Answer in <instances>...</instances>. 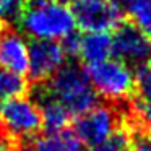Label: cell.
Masks as SVG:
<instances>
[{
  "label": "cell",
  "instance_id": "6da1fadb",
  "mask_svg": "<svg viewBox=\"0 0 151 151\" xmlns=\"http://www.w3.org/2000/svg\"><path fill=\"white\" fill-rule=\"evenodd\" d=\"M21 29L34 41H65L75 33L72 8L59 0H24L18 20Z\"/></svg>",
  "mask_w": 151,
  "mask_h": 151
},
{
  "label": "cell",
  "instance_id": "7a4b0ae2",
  "mask_svg": "<svg viewBox=\"0 0 151 151\" xmlns=\"http://www.w3.org/2000/svg\"><path fill=\"white\" fill-rule=\"evenodd\" d=\"M44 94L62 104L70 115H81L98 102V94L88 73L78 65H63L49 80Z\"/></svg>",
  "mask_w": 151,
  "mask_h": 151
},
{
  "label": "cell",
  "instance_id": "3957f363",
  "mask_svg": "<svg viewBox=\"0 0 151 151\" xmlns=\"http://www.w3.org/2000/svg\"><path fill=\"white\" fill-rule=\"evenodd\" d=\"M88 78L96 94L107 101H125L135 89V73L132 67L117 59H107L88 67Z\"/></svg>",
  "mask_w": 151,
  "mask_h": 151
},
{
  "label": "cell",
  "instance_id": "277c9868",
  "mask_svg": "<svg viewBox=\"0 0 151 151\" xmlns=\"http://www.w3.org/2000/svg\"><path fill=\"white\" fill-rule=\"evenodd\" d=\"M0 124L10 138L31 140L42 127L41 109L26 96H13L0 104Z\"/></svg>",
  "mask_w": 151,
  "mask_h": 151
},
{
  "label": "cell",
  "instance_id": "5b68a950",
  "mask_svg": "<svg viewBox=\"0 0 151 151\" xmlns=\"http://www.w3.org/2000/svg\"><path fill=\"white\" fill-rule=\"evenodd\" d=\"M76 26L86 33H109L122 24L124 10L115 0H72Z\"/></svg>",
  "mask_w": 151,
  "mask_h": 151
},
{
  "label": "cell",
  "instance_id": "8992f818",
  "mask_svg": "<svg viewBox=\"0 0 151 151\" xmlns=\"http://www.w3.org/2000/svg\"><path fill=\"white\" fill-rule=\"evenodd\" d=\"M119 115L111 106H98L76 115L75 133L83 145L94 146L117 133Z\"/></svg>",
  "mask_w": 151,
  "mask_h": 151
},
{
  "label": "cell",
  "instance_id": "52a82bcc",
  "mask_svg": "<svg viewBox=\"0 0 151 151\" xmlns=\"http://www.w3.org/2000/svg\"><path fill=\"white\" fill-rule=\"evenodd\" d=\"M112 54L128 67H143L151 55V41L133 24H120L112 36Z\"/></svg>",
  "mask_w": 151,
  "mask_h": 151
},
{
  "label": "cell",
  "instance_id": "ba28073f",
  "mask_svg": "<svg viewBox=\"0 0 151 151\" xmlns=\"http://www.w3.org/2000/svg\"><path fill=\"white\" fill-rule=\"evenodd\" d=\"M68 54L63 46L55 41H33L29 44L28 75L34 81L50 80L63 65Z\"/></svg>",
  "mask_w": 151,
  "mask_h": 151
},
{
  "label": "cell",
  "instance_id": "9c48e42d",
  "mask_svg": "<svg viewBox=\"0 0 151 151\" xmlns=\"http://www.w3.org/2000/svg\"><path fill=\"white\" fill-rule=\"evenodd\" d=\"M29 65V44L18 33L0 34V67L17 76L28 73Z\"/></svg>",
  "mask_w": 151,
  "mask_h": 151
},
{
  "label": "cell",
  "instance_id": "30bf717a",
  "mask_svg": "<svg viewBox=\"0 0 151 151\" xmlns=\"http://www.w3.org/2000/svg\"><path fill=\"white\" fill-rule=\"evenodd\" d=\"M76 54L88 67L98 65L112 55V36L109 33H85L78 37Z\"/></svg>",
  "mask_w": 151,
  "mask_h": 151
},
{
  "label": "cell",
  "instance_id": "8fae6325",
  "mask_svg": "<svg viewBox=\"0 0 151 151\" xmlns=\"http://www.w3.org/2000/svg\"><path fill=\"white\" fill-rule=\"evenodd\" d=\"M83 143L72 130L46 132L44 135L33 137L24 151H81Z\"/></svg>",
  "mask_w": 151,
  "mask_h": 151
},
{
  "label": "cell",
  "instance_id": "7c38bea8",
  "mask_svg": "<svg viewBox=\"0 0 151 151\" xmlns=\"http://www.w3.org/2000/svg\"><path fill=\"white\" fill-rule=\"evenodd\" d=\"M41 117H42V125L47 128V132H59L67 128V124L70 120V112L54 101L52 98L42 94L41 96Z\"/></svg>",
  "mask_w": 151,
  "mask_h": 151
},
{
  "label": "cell",
  "instance_id": "4fadbf2b",
  "mask_svg": "<svg viewBox=\"0 0 151 151\" xmlns=\"http://www.w3.org/2000/svg\"><path fill=\"white\" fill-rule=\"evenodd\" d=\"M125 13L137 29L151 37V0H127Z\"/></svg>",
  "mask_w": 151,
  "mask_h": 151
},
{
  "label": "cell",
  "instance_id": "5bb4252c",
  "mask_svg": "<svg viewBox=\"0 0 151 151\" xmlns=\"http://www.w3.org/2000/svg\"><path fill=\"white\" fill-rule=\"evenodd\" d=\"M24 88H26V83L23 76H17L0 67V101L23 94Z\"/></svg>",
  "mask_w": 151,
  "mask_h": 151
},
{
  "label": "cell",
  "instance_id": "9a60e30c",
  "mask_svg": "<svg viewBox=\"0 0 151 151\" xmlns=\"http://www.w3.org/2000/svg\"><path fill=\"white\" fill-rule=\"evenodd\" d=\"M135 89L140 102L151 104V67H140L135 73Z\"/></svg>",
  "mask_w": 151,
  "mask_h": 151
},
{
  "label": "cell",
  "instance_id": "2e32d148",
  "mask_svg": "<svg viewBox=\"0 0 151 151\" xmlns=\"http://www.w3.org/2000/svg\"><path fill=\"white\" fill-rule=\"evenodd\" d=\"M24 8V0H0V21H18Z\"/></svg>",
  "mask_w": 151,
  "mask_h": 151
},
{
  "label": "cell",
  "instance_id": "e0dca14e",
  "mask_svg": "<svg viewBox=\"0 0 151 151\" xmlns=\"http://www.w3.org/2000/svg\"><path fill=\"white\" fill-rule=\"evenodd\" d=\"M127 146H128L127 135L122 133V132H117L109 140L102 141L99 145H94V146H89L88 151H127Z\"/></svg>",
  "mask_w": 151,
  "mask_h": 151
},
{
  "label": "cell",
  "instance_id": "ac0fdd59",
  "mask_svg": "<svg viewBox=\"0 0 151 151\" xmlns=\"http://www.w3.org/2000/svg\"><path fill=\"white\" fill-rule=\"evenodd\" d=\"M137 111H138V117H140L143 127L151 133V104H143V102H140Z\"/></svg>",
  "mask_w": 151,
  "mask_h": 151
},
{
  "label": "cell",
  "instance_id": "d6986e66",
  "mask_svg": "<svg viewBox=\"0 0 151 151\" xmlns=\"http://www.w3.org/2000/svg\"><path fill=\"white\" fill-rule=\"evenodd\" d=\"M132 151H151V135H137Z\"/></svg>",
  "mask_w": 151,
  "mask_h": 151
},
{
  "label": "cell",
  "instance_id": "ffe728a7",
  "mask_svg": "<svg viewBox=\"0 0 151 151\" xmlns=\"http://www.w3.org/2000/svg\"><path fill=\"white\" fill-rule=\"evenodd\" d=\"M0 151H13L12 138L7 133H2V132H0Z\"/></svg>",
  "mask_w": 151,
  "mask_h": 151
},
{
  "label": "cell",
  "instance_id": "44dd1931",
  "mask_svg": "<svg viewBox=\"0 0 151 151\" xmlns=\"http://www.w3.org/2000/svg\"><path fill=\"white\" fill-rule=\"evenodd\" d=\"M0 34H2V21H0Z\"/></svg>",
  "mask_w": 151,
  "mask_h": 151
},
{
  "label": "cell",
  "instance_id": "7402d4cb",
  "mask_svg": "<svg viewBox=\"0 0 151 151\" xmlns=\"http://www.w3.org/2000/svg\"><path fill=\"white\" fill-rule=\"evenodd\" d=\"M59 2H63V4H65V2H68V0H59Z\"/></svg>",
  "mask_w": 151,
  "mask_h": 151
},
{
  "label": "cell",
  "instance_id": "603a6c76",
  "mask_svg": "<svg viewBox=\"0 0 151 151\" xmlns=\"http://www.w3.org/2000/svg\"><path fill=\"white\" fill-rule=\"evenodd\" d=\"M150 62H151V55H150Z\"/></svg>",
  "mask_w": 151,
  "mask_h": 151
}]
</instances>
